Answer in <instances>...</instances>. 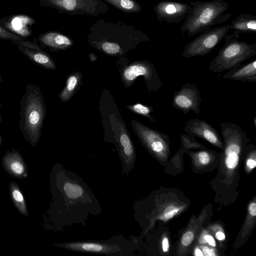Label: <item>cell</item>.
Instances as JSON below:
<instances>
[{"label":"cell","mask_w":256,"mask_h":256,"mask_svg":"<svg viewBox=\"0 0 256 256\" xmlns=\"http://www.w3.org/2000/svg\"><path fill=\"white\" fill-rule=\"evenodd\" d=\"M54 172L56 228L62 231L74 224L84 226L90 217L101 213L98 199L81 176L60 164Z\"/></svg>","instance_id":"cell-1"},{"label":"cell","mask_w":256,"mask_h":256,"mask_svg":"<svg viewBox=\"0 0 256 256\" xmlns=\"http://www.w3.org/2000/svg\"><path fill=\"white\" fill-rule=\"evenodd\" d=\"M46 106L40 89L28 84L20 100L19 127L24 138L35 146L42 135Z\"/></svg>","instance_id":"cell-2"},{"label":"cell","mask_w":256,"mask_h":256,"mask_svg":"<svg viewBox=\"0 0 256 256\" xmlns=\"http://www.w3.org/2000/svg\"><path fill=\"white\" fill-rule=\"evenodd\" d=\"M190 6L180 30L182 34L189 36L222 24L232 16L231 13H226L228 4L224 0L191 2Z\"/></svg>","instance_id":"cell-3"},{"label":"cell","mask_w":256,"mask_h":256,"mask_svg":"<svg viewBox=\"0 0 256 256\" xmlns=\"http://www.w3.org/2000/svg\"><path fill=\"white\" fill-rule=\"evenodd\" d=\"M140 237L116 235L106 240L70 241L54 244L64 250L111 256H132L139 248Z\"/></svg>","instance_id":"cell-4"},{"label":"cell","mask_w":256,"mask_h":256,"mask_svg":"<svg viewBox=\"0 0 256 256\" xmlns=\"http://www.w3.org/2000/svg\"><path fill=\"white\" fill-rule=\"evenodd\" d=\"M232 34H227L224 44L218 54L211 61L209 70L220 73L242 64L247 59L256 54V44H250L238 40Z\"/></svg>","instance_id":"cell-5"},{"label":"cell","mask_w":256,"mask_h":256,"mask_svg":"<svg viewBox=\"0 0 256 256\" xmlns=\"http://www.w3.org/2000/svg\"><path fill=\"white\" fill-rule=\"evenodd\" d=\"M223 139V158L226 168L233 170L237 167L240 158L246 150L249 142L246 133L240 126L232 122L220 123Z\"/></svg>","instance_id":"cell-6"},{"label":"cell","mask_w":256,"mask_h":256,"mask_svg":"<svg viewBox=\"0 0 256 256\" xmlns=\"http://www.w3.org/2000/svg\"><path fill=\"white\" fill-rule=\"evenodd\" d=\"M114 114L110 116V122L114 131V136L110 142L114 143L122 164V174L128 176L134 168L136 152L130 135L121 120Z\"/></svg>","instance_id":"cell-7"},{"label":"cell","mask_w":256,"mask_h":256,"mask_svg":"<svg viewBox=\"0 0 256 256\" xmlns=\"http://www.w3.org/2000/svg\"><path fill=\"white\" fill-rule=\"evenodd\" d=\"M131 125L142 145L152 156L160 160L168 158L170 152L168 134L136 120H132Z\"/></svg>","instance_id":"cell-8"},{"label":"cell","mask_w":256,"mask_h":256,"mask_svg":"<svg viewBox=\"0 0 256 256\" xmlns=\"http://www.w3.org/2000/svg\"><path fill=\"white\" fill-rule=\"evenodd\" d=\"M230 25L218 26L205 30L184 48L182 56L190 58L204 56L210 53L228 34Z\"/></svg>","instance_id":"cell-9"},{"label":"cell","mask_w":256,"mask_h":256,"mask_svg":"<svg viewBox=\"0 0 256 256\" xmlns=\"http://www.w3.org/2000/svg\"><path fill=\"white\" fill-rule=\"evenodd\" d=\"M139 76H143L149 90L158 91L162 88V82L154 64L150 62L138 60L126 66L122 70V80L126 87L131 86Z\"/></svg>","instance_id":"cell-10"},{"label":"cell","mask_w":256,"mask_h":256,"mask_svg":"<svg viewBox=\"0 0 256 256\" xmlns=\"http://www.w3.org/2000/svg\"><path fill=\"white\" fill-rule=\"evenodd\" d=\"M201 102L202 98L196 85L186 83L179 90L174 92L172 106L185 114L190 111L199 114Z\"/></svg>","instance_id":"cell-11"},{"label":"cell","mask_w":256,"mask_h":256,"mask_svg":"<svg viewBox=\"0 0 256 256\" xmlns=\"http://www.w3.org/2000/svg\"><path fill=\"white\" fill-rule=\"evenodd\" d=\"M190 4L182 2L162 0L154 6V10L160 22L180 23L188 14Z\"/></svg>","instance_id":"cell-12"},{"label":"cell","mask_w":256,"mask_h":256,"mask_svg":"<svg viewBox=\"0 0 256 256\" xmlns=\"http://www.w3.org/2000/svg\"><path fill=\"white\" fill-rule=\"evenodd\" d=\"M184 131L191 136L204 140L221 150L223 148V142L218 131L204 120L190 119L186 122Z\"/></svg>","instance_id":"cell-13"},{"label":"cell","mask_w":256,"mask_h":256,"mask_svg":"<svg viewBox=\"0 0 256 256\" xmlns=\"http://www.w3.org/2000/svg\"><path fill=\"white\" fill-rule=\"evenodd\" d=\"M18 48L32 62L48 70H55L56 64L52 58L36 42L24 38L12 40Z\"/></svg>","instance_id":"cell-14"},{"label":"cell","mask_w":256,"mask_h":256,"mask_svg":"<svg viewBox=\"0 0 256 256\" xmlns=\"http://www.w3.org/2000/svg\"><path fill=\"white\" fill-rule=\"evenodd\" d=\"M34 22L32 18L24 14L12 15L0 19V24L2 26L24 38L31 34V28Z\"/></svg>","instance_id":"cell-15"},{"label":"cell","mask_w":256,"mask_h":256,"mask_svg":"<svg viewBox=\"0 0 256 256\" xmlns=\"http://www.w3.org/2000/svg\"><path fill=\"white\" fill-rule=\"evenodd\" d=\"M222 78L242 82H256V60L229 70Z\"/></svg>","instance_id":"cell-16"},{"label":"cell","mask_w":256,"mask_h":256,"mask_svg":"<svg viewBox=\"0 0 256 256\" xmlns=\"http://www.w3.org/2000/svg\"><path fill=\"white\" fill-rule=\"evenodd\" d=\"M230 25L232 34L239 38L240 34L246 32H256V16L248 14H240Z\"/></svg>","instance_id":"cell-17"},{"label":"cell","mask_w":256,"mask_h":256,"mask_svg":"<svg viewBox=\"0 0 256 256\" xmlns=\"http://www.w3.org/2000/svg\"><path fill=\"white\" fill-rule=\"evenodd\" d=\"M38 40L42 46L51 49L64 48L72 42L66 36L55 32H48L39 36Z\"/></svg>","instance_id":"cell-18"},{"label":"cell","mask_w":256,"mask_h":256,"mask_svg":"<svg viewBox=\"0 0 256 256\" xmlns=\"http://www.w3.org/2000/svg\"><path fill=\"white\" fill-rule=\"evenodd\" d=\"M82 78V74L78 72H72L68 76L66 86L58 96L62 102H66L72 98L80 86Z\"/></svg>","instance_id":"cell-19"},{"label":"cell","mask_w":256,"mask_h":256,"mask_svg":"<svg viewBox=\"0 0 256 256\" xmlns=\"http://www.w3.org/2000/svg\"><path fill=\"white\" fill-rule=\"evenodd\" d=\"M194 162L202 166L208 164L215 157L214 151L210 150H202L197 152H188Z\"/></svg>","instance_id":"cell-20"},{"label":"cell","mask_w":256,"mask_h":256,"mask_svg":"<svg viewBox=\"0 0 256 256\" xmlns=\"http://www.w3.org/2000/svg\"><path fill=\"white\" fill-rule=\"evenodd\" d=\"M126 108L134 113L142 116L152 122H155L156 120L152 118L151 113L153 112L152 107L139 103L132 105L127 106Z\"/></svg>","instance_id":"cell-21"},{"label":"cell","mask_w":256,"mask_h":256,"mask_svg":"<svg viewBox=\"0 0 256 256\" xmlns=\"http://www.w3.org/2000/svg\"><path fill=\"white\" fill-rule=\"evenodd\" d=\"M180 139L182 148L184 149H204L206 148L197 142L195 137L187 134H182Z\"/></svg>","instance_id":"cell-22"},{"label":"cell","mask_w":256,"mask_h":256,"mask_svg":"<svg viewBox=\"0 0 256 256\" xmlns=\"http://www.w3.org/2000/svg\"><path fill=\"white\" fill-rule=\"evenodd\" d=\"M118 8L126 10L139 11L140 6L132 0H106Z\"/></svg>","instance_id":"cell-23"},{"label":"cell","mask_w":256,"mask_h":256,"mask_svg":"<svg viewBox=\"0 0 256 256\" xmlns=\"http://www.w3.org/2000/svg\"><path fill=\"white\" fill-rule=\"evenodd\" d=\"M182 208L181 206H170L166 208L160 214L154 218L156 216L158 219L164 221L169 220L176 215L180 211Z\"/></svg>","instance_id":"cell-24"},{"label":"cell","mask_w":256,"mask_h":256,"mask_svg":"<svg viewBox=\"0 0 256 256\" xmlns=\"http://www.w3.org/2000/svg\"><path fill=\"white\" fill-rule=\"evenodd\" d=\"M24 38L10 32L0 24V39L12 41Z\"/></svg>","instance_id":"cell-25"},{"label":"cell","mask_w":256,"mask_h":256,"mask_svg":"<svg viewBox=\"0 0 256 256\" xmlns=\"http://www.w3.org/2000/svg\"><path fill=\"white\" fill-rule=\"evenodd\" d=\"M102 50L109 54H118L120 48L118 44L114 42H106L102 45Z\"/></svg>","instance_id":"cell-26"},{"label":"cell","mask_w":256,"mask_h":256,"mask_svg":"<svg viewBox=\"0 0 256 256\" xmlns=\"http://www.w3.org/2000/svg\"><path fill=\"white\" fill-rule=\"evenodd\" d=\"M250 148L246 160V168L248 171L252 170L256 166V148L250 146Z\"/></svg>","instance_id":"cell-27"},{"label":"cell","mask_w":256,"mask_h":256,"mask_svg":"<svg viewBox=\"0 0 256 256\" xmlns=\"http://www.w3.org/2000/svg\"><path fill=\"white\" fill-rule=\"evenodd\" d=\"M194 233L192 230L185 232L180 240V244L184 247L188 246L194 239Z\"/></svg>","instance_id":"cell-28"},{"label":"cell","mask_w":256,"mask_h":256,"mask_svg":"<svg viewBox=\"0 0 256 256\" xmlns=\"http://www.w3.org/2000/svg\"><path fill=\"white\" fill-rule=\"evenodd\" d=\"M12 170L16 174H21L24 172V166L18 160H14L10 164Z\"/></svg>","instance_id":"cell-29"},{"label":"cell","mask_w":256,"mask_h":256,"mask_svg":"<svg viewBox=\"0 0 256 256\" xmlns=\"http://www.w3.org/2000/svg\"><path fill=\"white\" fill-rule=\"evenodd\" d=\"M12 196L16 202L18 204H24V199L21 192L18 188H14L12 190Z\"/></svg>","instance_id":"cell-30"},{"label":"cell","mask_w":256,"mask_h":256,"mask_svg":"<svg viewBox=\"0 0 256 256\" xmlns=\"http://www.w3.org/2000/svg\"><path fill=\"white\" fill-rule=\"evenodd\" d=\"M200 243L207 242L210 246L215 247L216 246V243L214 238L210 234H205L204 236L200 240Z\"/></svg>","instance_id":"cell-31"},{"label":"cell","mask_w":256,"mask_h":256,"mask_svg":"<svg viewBox=\"0 0 256 256\" xmlns=\"http://www.w3.org/2000/svg\"><path fill=\"white\" fill-rule=\"evenodd\" d=\"M204 255L206 256H214L216 254L213 248H210L207 246H204L202 248Z\"/></svg>","instance_id":"cell-32"},{"label":"cell","mask_w":256,"mask_h":256,"mask_svg":"<svg viewBox=\"0 0 256 256\" xmlns=\"http://www.w3.org/2000/svg\"><path fill=\"white\" fill-rule=\"evenodd\" d=\"M162 248L163 252H166L168 251L169 242L167 237L164 238L162 240Z\"/></svg>","instance_id":"cell-33"},{"label":"cell","mask_w":256,"mask_h":256,"mask_svg":"<svg viewBox=\"0 0 256 256\" xmlns=\"http://www.w3.org/2000/svg\"><path fill=\"white\" fill-rule=\"evenodd\" d=\"M215 236L217 240L220 241L224 240L226 238L224 234L221 231L217 232L215 234Z\"/></svg>","instance_id":"cell-34"},{"label":"cell","mask_w":256,"mask_h":256,"mask_svg":"<svg viewBox=\"0 0 256 256\" xmlns=\"http://www.w3.org/2000/svg\"><path fill=\"white\" fill-rule=\"evenodd\" d=\"M194 255L196 256H204L203 252L198 248H196L194 250Z\"/></svg>","instance_id":"cell-35"},{"label":"cell","mask_w":256,"mask_h":256,"mask_svg":"<svg viewBox=\"0 0 256 256\" xmlns=\"http://www.w3.org/2000/svg\"><path fill=\"white\" fill-rule=\"evenodd\" d=\"M90 57L91 61H92V62H94L96 60V58L94 54H90Z\"/></svg>","instance_id":"cell-36"},{"label":"cell","mask_w":256,"mask_h":256,"mask_svg":"<svg viewBox=\"0 0 256 256\" xmlns=\"http://www.w3.org/2000/svg\"><path fill=\"white\" fill-rule=\"evenodd\" d=\"M0 108H1V103L0 102V123H1L2 122V115L0 114Z\"/></svg>","instance_id":"cell-37"},{"label":"cell","mask_w":256,"mask_h":256,"mask_svg":"<svg viewBox=\"0 0 256 256\" xmlns=\"http://www.w3.org/2000/svg\"><path fill=\"white\" fill-rule=\"evenodd\" d=\"M3 82H4V80L2 78L1 74L0 73V85H1Z\"/></svg>","instance_id":"cell-38"},{"label":"cell","mask_w":256,"mask_h":256,"mask_svg":"<svg viewBox=\"0 0 256 256\" xmlns=\"http://www.w3.org/2000/svg\"><path fill=\"white\" fill-rule=\"evenodd\" d=\"M253 122H254V126H255V128H256V116H254L253 118Z\"/></svg>","instance_id":"cell-39"},{"label":"cell","mask_w":256,"mask_h":256,"mask_svg":"<svg viewBox=\"0 0 256 256\" xmlns=\"http://www.w3.org/2000/svg\"><path fill=\"white\" fill-rule=\"evenodd\" d=\"M2 144V137H1V136H0V146Z\"/></svg>","instance_id":"cell-40"}]
</instances>
